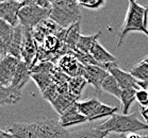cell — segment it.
Returning <instances> with one entry per match:
<instances>
[{
    "label": "cell",
    "instance_id": "obj_1",
    "mask_svg": "<svg viewBox=\"0 0 148 138\" xmlns=\"http://www.w3.org/2000/svg\"><path fill=\"white\" fill-rule=\"evenodd\" d=\"M132 32H140L148 36V9L135 0L129 1L128 11L118 37V47L124 43L126 36Z\"/></svg>",
    "mask_w": 148,
    "mask_h": 138
},
{
    "label": "cell",
    "instance_id": "obj_2",
    "mask_svg": "<svg viewBox=\"0 0 148 138\" xmlns=\"http://www.w3.org/2000/svg\"><path fill=\"white\" fill-rule=\"evenodd\" d=\"M98 128L108 133H118V134H131L138 131L148 130V123L141 121L138 118L136 113L132 114H116L109 118L107 121L97 125Z\"/></svg>",
    "mask_w": 148,
    "mask_h": 138
},
{
    "label": "cell",
    "instance_id": "obj_3",
    "mask_svg": "<svg viewBox=\"0 0 148 138\" xmlns=\"http://www.w3.org/2000/svg\"><path fill=\"white\" fill-rule=\"evenodd\" d=\"M81 17L80 5L77 0H61L51 4L49 18L63 29L81 21Z\"/></svg>",
    "mask_w": 148,
    "mask_h": 138
},
{
    "label": "cell",
    "instance_id": "obj_4",
    "mask_svg": "<svg viewBox=\"0 0 148 138\" xmlns=\"http://www.w3.org/2000/svg\"><path fill=\"white\" fill-rule=\"evenodd\" d=\"M50 9L36 5H23L18 12L19 24L26 30L32 31L42 21L50 17Z\"/></svg>",
    "mask_w": 148,
    "mask_h": 138
},
{
    "label": "cell",
    "instance_id": "obj_5",
    "mask_svg": "<svg viewBox=\"0 0 148 138\" xmlns=\"http://www.w3.org/2000/svg\"><path fill=\"white\" fill-rule=\"evenodd\" d=\"M38 138H68L69 131L61 125L59 120L44 119L35 122Z\"/></svg>",
    "mask_w": 148,
    "mask_h": 138
},
{
    "label": "cell",
    "instance_id": "obj_6",
    "mask_svg": "<svg viewBox=\"0 0 148 138\" xmlns=\"http://www.w3.org/2000/svg\"><path fill=\"white\" fill-rule=\"evenodd\" d=\"M21 60L12 55H4L0 60V85L10 87L13 81L14 73Z\"/></svg>",
    "mask_w": 148,
    "mask_h": 138
},
{
    "label": "cell",
    "instance_id": "obj_7",
    "mask_svg": "<svg viewBox=\"0 0 148 138\" xmlns=\"http://www.w3.org/2000/svg\"><path fill=\"white\" fill-rule=\"evenodd\" d=\"M37 49V44L32 35V32L25 29L24 41L21 46V61H24L30 68L36 62Z\"/></svg>",
    "mask_w": 148,
    "mask_h": 138
},
{
    "label": "cell",
    "instance_id": "obj_8",
    "mask_svg": "<svg viewBox=\"0 0 148 138\" xmlns=\"http://www.w3.org/2000/svg\"><path fill=\"white\" fill-rule=\"evenodd\" d=\"M109 72L106 69L101 68L97 65H88L84 66L81 71V75L85 81L94 86V88L97 91L101 90V83L107 77Z\"/></svg>",
    "mask_w": 148,
    "mask_h": 138
},
{
    "label": "cell",
    "instance_id": "obj_9",
    "mask_svg": "<svg viewBox=\"0 0 148 138\" xmlns=\"http://www.w3.org/2000/svg\"><path fill=\"white\" fill-rule=\"evenodd\" d=\"M59 70L69 77H80L83 65L78 61V58L73 54H65L61 56L56 63Z\"/></svg>",
    "mask_w": 148,
    "mask_h": 138
},
{
    "label": "cell",
    "instance_id": "obj_10",
    "mask_svg": "<svg viewBox=\"0 0 148 138\" xmlns=\"http://www.w3.org/2000/svg\"><path fill=\"white\" fill-rule=\"evenodd\" d=\"M21 2L18 1H5L0 2V19L7 21L11 26L16 27L19 24L18 12H19Z\"/></svg>",
    "mask_w": 148,
    "mask_h": 138
},
{
    "label": "cell",
    "instance_id": "obj_11",
    "mask_svg": "<svg viewBox=\"0 0 148 138\" xmlns=\"http://www.w3.org/2000/svg\"><path fill=\"white\" fill-rule=\"evenodd\" d=\"M61 125L64 128H69V126H74L78 124H83L85 122H88V118L83 116L80 111H78L77 105L75 103L71 105V107H68L64 113H62L59 118Z\"/></svg>",
    "mask_w": 148,
    "mask_h": 138
},
{
    "label": "cell",
    "instance_id": "obj_12",
    "mask_svg": "<svg viewBox=\"0 0 148 138\" xmlns=\"http://www.w3.org/2000/svg\"><path fill=\"white\" fill-rule=\"evenodd\" d=\"M62 29H63V28H61L60 26H58L53 20H51L50 18H48L46 20L42 21V22H40L37 27L34 28L31 32H32V35H33L35 41H36L37 46H38L40 44L43 43V41H44L48 35L58 33V32H60Z\"/></svg>",
    "mask_w": 148,
    "mask_h": 138
},
{
    "label": "cell",
    "instance_id": "obj_13",
    "mask_svg": "<svg viewBox=\"0 0 148 138\" xmlns=\"http://www.w3.org/2000/svg\"><path fill=\"white\" fill-rule=\"evenodd\" d=\"M109 73L112 74L116 79V81L118 82V84L121 87V89H128V88L140 89V86L138 84V80H135L130 72H127V71L121 69L117 66V64L112 66L109 69Z\"/></svg>",
    "mask_w": 148,
    "mask_h": 138
},
{
    "label": "cell",
    "instance_id": "obj_14",
    "mask_svg": "<svg viewBox=\"0 0 148 138\" xmlns=\"http://www.w3.org/2000/svg\"><path fill=\"white\" fill-rule=\"evenodd\" d=\"M30 79L31 68L24 61H20L16 70H15V73H14V77L13 81H12V84H11V87L21 91Z\"/></svg>",
    "mask_w": 148,
    "mask_h": 138
},
{
    "label": "cell",
    "instance_id": "obj_15",
    "mask_svg": "<svg viewBox=\"0 0 148 138\" xmlns=\"http://www.w3.org/2000/svg\"><path fill=\"white\" fill-rule=\"evenodd\" d=\"M90 54H91L93 58L97 62L98 66H100L101 68L104 69V66L109 63H115L116 61V57L109 52L106 48L102 46V45L99 43V41H96L93 46V48L90 51Z\"/></svg>",
    "mask_w": 148,
    "mask_h": 138
},
{
    "label": "cell",
    "instance_id": "obj_16",
    "mask_svg": "<svg viewBox=\"0 0 148 138\" xmlns=\"http://www.w3.org/2000/svg\"><path fill=\"white\" fill-rule=\"evenodd\" d=\"M15 138H38L35 128V122L33 123H13L7 130Z\"/></svg>",
    "mask_w": 148,
    "mask_h": 138
},
{
    "label": "cell",
    "instance_id": "obj_17",
    "mask_svg": "<svg viewBox=\"0 0 148 138\" xmlns=\"http://www.w3.org/2000/svg\"><path fill=\"white\" fill-rule=\"evenodd\" d=\"M24 35H25L24 27H21L20 24H18V26H16V27L14 28L12 41H11V44L9 46L7 54L21 60V46H23V41H24Z\"/></svg>",
    "mask_w": 148,
    "mask_h": 138
},
{
    "label": "cell",
    "instance_id": "obj_18",
    "mask_svg": "<svg viewBox=\"0 0 148 138\" xmlns=\"http://www.w3.org/2000/svg\"><path fill=\"white\" fill-rule=\"evenodd\" d=\"M109 133L96 126H80L69 131L68 138H104Z\"/></svg>",
    "mask_w": 148,
    "mask_h": 138
},
{
    "label": "cell",
    "instance_id": "obj_19",
    "mask_svg": "<svg viewBox=\"0 0 148 138\" xmlns=\"http://www.w3.org/2000/svg\"><path fill=\"white\" fill-rule=\"evenodd\" d=\"M80 21L73 24L71 27L67 28L66 36H65V49L67 51V54H73L77 50V44L80 37Z\"/></svg>",
    "mask_w": 148,
    "mask_h": 138
},
{
    "label": "cell",
    "instance_id": "obj_20",
    "mask_svg": "<svg viewBox=\"0 0 148 138\" xmlns=\"http://www.w3.org/2000/svg\"><path fill=\"white\" fill-rule=\"evenodd\" d=\"M14 28L15 27L11 26L9 22L0 19V50L5 55H7L8 49L12 41Z\"/></svg>",
    "mask_w": 148,
    "mask_h": 138
},
{
    "label": "cell",
    "instance_id": "obj_21",
    "mask_svg": "<svg viewBox=\"0 0 148 138\" xmlns=\"http://www.w3.org/2000/svg\"><path fill=\"white\" fill-rule=\"evenodd\" d=\"M21 99V91L13 87H4L0 85V101L4 105L16 104Z\"/></svg>",
    "mask_w": 148,
    "mask_h": 138
},
{
    "label": "cell",
    "instance_id": "obj_22",
    "mask_svg": "<svg viewBox=\"0 0 148 138\" xmlns=\"http://www.w3.org/2000/svg\"><path fill=\"white\" fill-rule=\"evenodd\" d=\"M100 103L101 102L98 100L97 98L92 97L86 99V100H83V101H77L76 102V105H77L78 111H80L83 116L88 118V120L90 117L94 114V111H96V108L99 106Z\"/></svg>",
    "mask_w": 148,
    "mask_h": 138
},
{
    "label": "cell",
    "instance_id": "obj_23",
    "mask_svg": "<svg viewBox=\"0 0 148 138\" xmlns=\"http://www.w3.org/2000/svg\"><path fill=\"white\" fill-rule=\"evenodd\" d=\"M100 30L94 34H91V35H82L81 34L77 44V50L84 52V53H90V51L93 48L94 44L96 41H98V38L100 37Z\"/></svg>",
    "mask_w": 148,
    "mask_h": 138
},
{
    "label": "cell",
    "instance_id": "obj_24",
    "mask_svg": "<svg viewBox=\"0 0 148 138\" xmlns=\"http://www.w3.org/2000/svg\"><path fill=\"white\" fill-rule=\"evenodd\" d=\"M101 90H103L106 92H108V94H112V96H114L117 99H121L123 89L119 86L118 82L116 81V79L112 74L109 73L107 75V77L103 80V82L101 83Z\"/></svg>",
    "mask_w": 148,
    "mask_h": 138
},
{
    "label": "cell",
    "instance_id": "obj_25",
    "mask_svg": "<svg viewBox=\"0 0 148 138\" xmlns=\"http://www.w3.org/2000/svg\"><path fill=\"white\" fill-rule=\"evenodd\" d=\"M53 73H31V79L35 82V84L40 88L42 94H44L45 91L54 83Z\"/></svg>",
    "mask_w": 148,
    "mask_h": 138
},
{
    "label": "cell",
    "instance_id": "obj_26",
    "mask_svg": "<svg viewBox=\"0 0 148 138\" xmlns=\"http://www.w3.org/2000/svg\"><path fill=\"white\" fill-rule=\"evenodd\" d=\"M88 82L84 80L82 77H68V92L75 100H77L80 97L81 92L85 87Z\"/></svg>",
    "mask_w": 148,
    "mask_h": 138
},
{
    "label": "cell",
    "instance_id": "obj_27",
    "mask_svg": "<svg viewBox=\"0 0 148 138\" xmlns=\"http://www.w3.org/2000/svg\"><path fill=\"white\" fill-rule=\"evenodd\" d=\"M138 89L135 88H128V89H123L121 96V114L127 115L129 114L130 107H131L132 103L135 101V94Z\"/></svg>",
    "mask_w": 148,
    "mask_h": 138
},
{
    "label": "cell",
    "instance_id": "obj_28",
    "mask_svg": "<svg viewBox=\"0 0 148 138\" xmlns=\"http://www.w3.org/2000/svg\"><path fill=\"white\" fill-rule=\"evenodd\" d=\"M116 111H117V108L115 107V106L107 105L101 102L100 104H99V106L96 108V111H94V114L90 117L88 122H93V121H95V120H98V119L106 118V117L111 118L113 115L116 114Z\"/></svg>",
    "mask_w": 148,
    "mask_h": 138
},
{
    "label": "cell",
    "instance_id": "obj_29",
    "mask_svg": "<svg viewBox=\"0 0 148 138\" xmlns=\"http://www.w3.org/2000/svg\"><path fill=\"white\" fill-rule=\"evenodd\" d=\"M129 72L138 81H148V64L143 60L140 63L135 64Z\"/></svg>",
    "mask_w": 148,
    "mask_h": 138
},
{
    "label": "cell",
    "instance_id": "obj_30",
    "mask_svg": "<svg viewBox=\"0 0 148 138\" xmlns=\"http://www.w3.org/2000/svg\"><path fill=\"white\" fill-rule=\"evenodd\" d=\"M107 0H77L79 5L90 10H98L106 4Z\"/></svg>",
    "mask_w": 148,
    "mask_h": 138
},
{
    "label": "cell",
    "instance_id": "obj_31",
    "mask_svg": "<svg viewBox=\"0 0 148 138\" xmlns=\"http://www.w3.org/2000/svg\"><path fill=\"white\" fill-rule=\"evenodd\" d=\"M135 101H138L142 109L148 108V91L143 88H140L135 94Z\"/></svg>",
    "mask_w": 148,
    "mask_h": 138
},
{
    "label": "cell",
    "instance_id": "obj_32",
    "mask_svg": "<svg viewBox=\"0 0 148 138\" xmlns=\"http://www.w3.org/2000/svg\"><path fill=\"white\" fill-rule=\"evenodd\" d=\"M21 5H36V7H46V9L51 7V3L49 0H23Z\"/></svg>",
    "mask_w": 148,
    "mask_h": 138
},
{
    "label": "cell",
    "instance_id": "obj_33",
    "mask_svg": "<svg viewBox=\"0 0 148 138\" xmlns=\"http://www.w3.org/2000/svg\"><path fill=\"white\" fill-rule=\"evenodd\" d=\"M104 138H127V135L118 134V133H109Z\"/></svg>",
    "mask_w": 148,
    "mask_h": 138
},
{
    "label": "cell",
    "instance_id": "obj_34",
    "mask_svg": "<svg viewBox=\"0 0 148 138\" xmlns=\"http://www.w3.org/2000/svg\"><path fill=\"white\" fill-rule=\"evenodd\" d=\"M0 138H15L10 132L4 131V130H0Z\"/></svg>",
    "mask_w": 148,
    "mask_h": 138
},
{
    "label": "cell",
    "instance_id": "obj_35",
    "mask_svg": "<svg viewBox=\"0 0 148 138\" xmlns=\"http://www.w3.org/2000/svg\"><path fill=\"white\" fill-rule=\"evenodd\" d=\"M127 138H148L147 135H140L136 133H131L127 135Z\"/></svg>",
    "mask_w": 148,
    "mask_h": 138
},
{
    "label": "cell",
    "instance_id": "obj_36",
    "mask_svg": "<svg viewBox=\"0 0 148 138\" xmlns=\"http://www.w3.org/2000/svg\"><path fill=\"white\" fill-rule=\"evenodd\" d=\"M138 84L140 86V88H143V89L148 91V81H144V82L138 81Z\"/></svg>",
    "mask_w": 148,
    "mask_h": 138
},
{
    "label": "cell",
    "instance_id": "obj_37",
    "mask_svg": "<svg viewBox=\"0 0 148 138\" xmlns=\"http://www.w3.org/2000/svg\"><path fill=\"white\" fill-rule=\"evenodd\" d=\"M141 114H142V116L144 117L145 120H146V123H148V108L141 109Z\"/></svg>",
    "mask_w": 148,
    "mask_h": 138
},
{
    "label": "cell",
    "instance_id": "obj_38",
    "mask_svg": "<svg viewBox=\"0 0 148 138\" xmlns=\"http://www.w3.org/2000/svg\"><path fill=\"white\" fill-rule=\"evenodd\" d=\"M49 1H50L51 4H53V3H57V2H59V1H61V0H49Z\"/></svg>",
    "mask_w": 148,
    "mask_h": 138
},
{
    "label": "cell",
    "instance_id": "obj_39",
    "mask_svg": "<svg viewBox=\"0 0 148 138\" xmlns=\"http://www.w3.org/2000/svg\"><path fill=\"white\" fill-rule=\"evenodd\" d=\"M143 61L146 62V63H147V64H148V55H146V56H145L144 58H143Z\"/></svg>",
    "mask_w": 148,
    "mask_h": 138
},
{
    "label": "cell",
    "instance_id": "obj_40",
    "mask_svg": "<svg viewBox=\"0 0 148 138\" xmlns=\"http://www.w3.org/2000/svg\"><path fill=\"white\" fill-rule=\"evenodd\" d=\"M4 55H5V54H3L2 52H1V50H0V60H1V58L4 56Z\"/></svg>",
    "mask_w": 148,
    "mask_h": 138
},
{
    "label": "cell",
    "instance_id": "obj_41",
    "mask_svg": "<svg viewBox=\"0 0 148 138\" xmlns=\"http://www.w3.org/2000/svg\"><path fill=\"white\" fill-rule=\"evenodd\" d=\"M5 1H14V0H0V2H5Z\"/></svg>",
    "mask_w": 148,
    "mask_h": 138
},
{
    "label": "cell",
    "instance_id": "obj_42",
    "mask_svg": "<svg viewBox=\"0 0 148 138\" xmlns=\"http://www.w3.org/2000/svg\"><path fill=\"white\" fill-rule=\"evenodd\" d=\"M128 1H131V0H128Z\"/></svg>",
    "mask_w": 148,
    "mask_h": 138
},
{
    "label": "cell",
    "instance_id": "obj_43",
    "mask_svg": "<svg viewBox=\"0 0 148 138\" xmlns=\"http://www.w3.org/2000/svg\"><path fill=\"white\" fill-rule=\"evenodd\" d=\"M147 9H148V7H147Z\"/></svg>",
    "mask_w": 148,
    "mask_h": 138
}]
</instances>
